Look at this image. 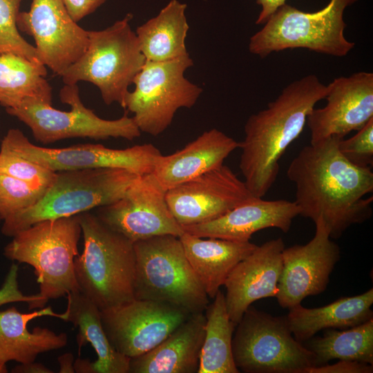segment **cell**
Wrapping results in <instances>:
<instances>
[{
	"instance_id": "6da1fadb",
	"label": "cell",
	"mask_w": 373,
	"mask_h": 373,
	"mask_svg": "<svg viewBox=\"0 0 373 373\" xmlns=\"http://www.w3.org/2000/svg\"><path fill=\"white\" fill-rule=\"evenodd\" d=\"M331 136L302 148L290 162L287 176L296 186L300 215L314 222L321 218L331 238H339L352 225L372 215L373 173L354 165L340 153Z\"/></svg>"
},
{
	"instance_id": "7a4b0ae2",
	"label": "cell",
	"mask_w": 373,
	"mask_h": 373,
	"mask_svg": "<svg viewBox=\"0 0 373 373\" xmlns=\"http://www.w3.org/2000/svg\"><path fill=\"white\" fill-rule=\"evenodd\" d=\"M327 86L315 75H307L286 86L266 108L247 119L239 167L251 193L267 194L276 182L279 160L302 133L316 104L325 99Z\"/></svg>"
},
{
	"instance_id": "3957f363",
	"label": "cell",
	"mask_w": 373,
	"mask_h": 373,
	"mask_svg": "<svg viewBox=\"0 0 373 373\" xmlns=\"http://www.w3.org/2000/svg\"><path fill=\"white\" fill-rule=\"evenodd\" d=\"M84 248L74 260L79 291L100 311L135 299L133 242L106 225L96 214H79Z\"/></svg>"
},
{
	"instance_id": "277c9868",
	"label": "cell",
	"mask_w": 373,
	"mask_h": 373,
	"mask_svg": "<svg viewBox=\"0 0 373 373\" xmlns=\"http://www.w3.org/2000/svg\"><path fill=\"white\" fill-rule=\"evenodd\" d=\"M140 175L121 169H89L56 173L33 206L3 220L1 233L13 237L34 224L109 205L124 196Z\"/></svg>"
},
{
	"instance_id": "5b68a950",
	"label": "cell",
	"mask_w": 373,
	"mask_h": 373,
	"mask_svg": "<svg viewBox=\"0 0 373 373\" xmlns=\"http://www.w3.org/2000/svg\"><path fill=\"white\" fill-rule=\"evenodd\" d=\"M81 234L79 214L43 220L14 236L3 255L34 268L39 294L46 304L79 291L74 260Z\"/></svg>"
},
{
	"instance_id": "8992f818",
	"label": "cell",
	"mask_w": 373,
	"mask_h": 373,
	"mask_svg": "<svg viewBox=\"0 0 373 373\" xmlns=\"http://www.w3.org/2000/svg\"><path fill=\"white\" fill-rule=\"evenodd\" d=\"M131 13L101 30H88V44L82 56L61 75L64 84L84 81L97 86L104 102L124 108L128 86L143 67L142 54Z\"/></svg>"
},
{
	"instance_id": "52a82bcc",
	"label": "cell",
	"mask_w": 373,
	"mask_h": 373,
	"mask_svg": "<svg viewBox=\"0 0 373 373\" xmlns=\"http://www.w3.org/2000/svg\"><path fill=\"white\" fill-rule=\"evenodd\" d=\"M133 246L135 299L167 303L191 314L205 311L209 297L179 237L157 236L135 242Z\"/></svg>"
},
{
	"instance_id": "ba28073f",
	"label": "cell",
	"mask_w": 373,
	"mask_h": 373,
	"mask_svg": "<svg viewBox=\"0 0 373 373\" xmlns=\"http://www.w3.org/2000/svg\"><path fill=\"white\" fill-rule=\"evenodd\" d=\"M356 1L330 0L327 6L314 12L285 3L251 37L249 50L260 58L274 52L300 48L334 57L346 56L355 44L345 37L343 13Z\"/></svg>"
},
{
	"instance_id": "9c48e42d",
	"label": "cell",
	"mask_w": 373,
	"mask_h": 373,
	"mask_svg": "<svg viewBox=\"0 0 373 373\" xmlns=\"http://www.w3.org/2000/svg\"><path fill=\"white\" fill-rule=\"evenodd\" d=\"M232 352L245 373H307L314 355L294 336L286 316H274L250 305L237 323Z\"/></svg>"
},
{
	"instance_id": "30bf717a",
	"label": "cell",
	"mask_w": 373,
	"mask_h": 373,
	"mask_svg": "<svg viewBox=\"0 0 373 373\" xmlns=\"http://www.w3.org/2000/svg\"><path fill=\"white\" fill-rule=\"evenodd\" d=\"M59 97L62 103L70 106V111L55 108L52 102L32 97L25 99L16 108L6 110L27 125L35 139L43 144L74 137H121L133 140L141 135L127 111L120 118L109 120L98 117L86 108L81 100L77 84H64Z\"/></svg>"
},
{
	"instance_id": "8fae6325",
	"label": "cell",
	"mask_w": 373,
	"mask_h": 373,
	"mask_svg": "<svg viewBox=\"0 0 373 373\" xmlns=\"http://www.w3.org/2000/svg\"><path fill=\"white\" fill-rule=\"evenodd\" d=\"M193 64L189 54L162 61L146 60L133 80L135 89L128 92L124 102V109L133 113L141 133L161 134L179 108H190L196 103L202 89L184 76Z\"/></svg>"
},
{
	"instance_id": "7c38bea8",
	"label": "cell",
	"mask_w": 373,
	"mask_h": 373,
	"mask_svg": "<svg viewBox=\"0 0 373 373\" xmlns=\"http://www.w3.org/2000/svg\"><path fill=\"white\" fill-rule=\"evenodd\" d=\"M1 146L52 171L89 169H121L140 175L151 173L162 155L152 144L114 149L102 144H79L65 148H45L31 143L19 129H10Z\"/></svg>"
},
{
	"instance_id": "4fadbf2b",
	"label": "cell",
	"mask_w": 373,
	"mask_h": 373,
	"mask_svg": "<svg viewBox=\"0 0 373 373\" xmlns=\"http://www.w3.org/2000/svg\"><path fill=\"white\" fill-rule=\"evenodd\" d=\"M190 314L167 303L133 299L101 311V320L113 347L131 358L153 350Z\"/></svg>"
},
{
	"instance_id": "5bb4252c",
	"label": "cell",
	"mask_w": 373,
	"mask_h": 373,
	"mask_svg": "<svg viewBox=\"0 0 373 373\" xmlns=\"http://www.w3.org/2000/svg\"><path fill=\"white\" fill-rule=\"evenodd\" d=\"M166 192L153 173L140 175L122 198L99 207L96 216L133 243L162 235L180 237L184 231L169 208Z\"/></svg>"
},
{
	"instance_id": "9a60e30c",
	"label": "cell",
	"mask_w": 373,
	"mask_h": 373,
	"mask_svg": "<svg viewBox=\"0 0 373 373\" xmlns=\"http://www.w3.org/2000/svg\"><path fill=\"white\" fill-rule=\"evenodd\" d=\"M17 26L33 37L39 61L59 76L88 44V30L71 18L63 0H32L29 11L19 12Z\"/></svg>"
},
{
	"instance_id": "2e32d148",
	"label": "cell",
	"mask_w": 373,
	"mask_h": 373,
	"mask_svg": "<svg viewBox=\"0 0 373 373\" xmlns=\"http://www.w3.org/2000/svg\"><path fill=\"white\" fill-rule=\"evenodd\" d=\"M253 197L224 164L166 192L169 208L182 228L213 220Z\"/></svg>"
},
{
	"instance_id": "e0dca14e",
	"label": "cell",
	"mask_w": 373,
	"mask_h": 373,
	"mask_svg": "<svg viewBox=\"0 0 373 373\" xmlns=\"http://www.w3.org/2000/svg\"><path fill=\"white\" fill-rule=\"evenodd\" d=\"M313 238L304 245H295L283 251V268L276 296L283 308L300 304L309 296L323 293L340 259V248L331 240L321 218L315 222Z\"/></svg>"
},
{
	"instance_id": "ac0fdd59",
	"label": "cell",
	"mask_w": 373,
	"mask_h": 373,
	"mask_svg": "<svg viewBox=\"0 0 373 373\" xmlns=\"http://www.w3.org/2000/svg\"><path fill=\"white\" fill-rule=\"evenodd\" d=\"M327 86V104L314 108L307 117L310 142L331 136L345 138L373 118L372 73L340 77Z\"/></svg>"
},
{
	"instance_id": "d6986e66",
	"label": "cell",
	"mask_w": 373,
	"mask_h": 373,
	"mask_svg": "<svg viewBox=\"0 0 373 373\" xmlns=\"http://www.w3.org/2000/svg\"><path fill=\"white\" fill-rule=\"evenodd\" d=\"M284 249L281 238L267 241L257 246L228 276L224 284V299L229 316L236 325L254 301L276 297Z\"/></svg>"
},
{
	"instance_id": "ffe728a7",
	"label": "cell",
	"mask_w": 373,
	"mask_h": 373,
	"mask_svg": "<svg viewBox=\"0 0 373 373\" xmlns=\"http://www.w3.org/2000/svg\"><path fill=\"white\" fill-rule=\"evenodd\" d=\"M299 215L295 202L253 197L213 220L184 227L183 229L201 238L246 242L254 233L267 228L287 233L293 220Z\"/></svg>"
},
{
	"instance_id": "44dd1931",
	"label": "cell",
	"mask_w": 373,
	"mask_h": 373,
	"mask_svg": "<svg viewBox=\"0 0 373 373\" xmlns=\"http://www.w3.org/2000/svg\"><path fill=\"white\" fill-rule=\"evenodd\" d=\"M205 323L203 312L191 314L153 350L131 358L128 373H198Z\"/></svg>"
},
{
	"instance_id": "7402d4cb",
	"label": "cell",
	"mask_w": 373,
	"mask_h": 373,
	"mask_svg": "<svg viewBox=\"0 0 373 373\" xmlns=\"http://www.w3.org/2000/svg\"><path fill=\"white\" fill-rule=\"evenodd\" d=\"M240 142L216 128L204 131L182 149L162 155L153 173L168 190L223 164Z\"/></svg>"
},
{
	"instance_id": "603a6c76",
	"label": "cell",
	"mask_w": 373,
	"mask_h": 373,
	"mask_svg": "<svg viewBox=\"0 0 373 373\" xmlns=\"http://www.w3.org/2000/svg\"><path fill=\"white\" fill-rule=\"evenodd\" d=\"M52 316L66 321V312L58 314L50 307L30 313H21L15 307L0 312V365L6 367L11 361L33 362L41 353L61 349L68 343L64 332L57 334L47 327H37L32 332L28 323L37 317Z\"/></svg>"
},
{
	"instance_id": "cb8c5ba5",
	"label": "cell",
	"mask_w": 373,
	"mask_h": 373,
	"mask_svg": "<svg viewBox=\"0 0 373 373\" xmlns=\"http://www.w3.org/2000/svg\"><path fill=\"white\" fill-rule=\"evenodd\" d=\"M186 257L209 298H213L233 269L257 247L249 241L201 238L184 232L179 237Z\"/></svg>"
},
{
	"instance_id": "d4e9b609",
	"label": "cell",
	"mask_w": 373,
	"mask_h": 373,
	"mask_svg": "<svg viewBox=\"0 0 373 373\" xmlns=\"http://www.w3.org/2000/svg\"><path fill=\"white\" fill-rule=\"evenodd\" d=\"M373 288L354 296L342 297L321 307L300 304L289 309L287 321L294 337L303 343L326 329H345L373 318Z\"/></svg>"
},
{
	"instance_id": "484cf974",
	"label": "cell",
	"mask_w": 373,
	"mask_h": 373,
	"mask_svg": "<svg viewBox=\"0 0 373 373\" xmlns=\"http://www.w3.org/2000/svg\"><path fill=\"white\" fill-rule=\"evenodd\" d=\"M66 298V321L72 323L79 330V355L87 343L96 352L97 359L91 363L93 373H128L130 358L119 353L111 344L97 305L80 291L71 292Z\"/></svg>"
},
{
	"instance_id": "4316f807",
	"label": "cell",
	"mask_w": 373,
	"mask_h": 373,
	"mask_svg": "<svg viewBox=\"0 0 373 373\" xmlns=\"http://www.w3.org/2000/svg\"><path fill=\"white\" fill-rule=\"evenodd\" d=\"M186 5L170 1L154 17L137 28L140 47L146 60L162 61L188 55Z\"/></svg>"
},
{
	"instance_id": "83f0119b",
	"label": "cell",
	"mask_w": 373,
	"mask_h": 373,
	"mask_svg": "<svg viewBox=\"0 0 373 373\" xmlns=\"http://www.w3.org/2000/svg\"><path fill=\"white\" fill-rule=\"evenodd\" d=\"M46 67L14 53L0 55V104L18 106L25 99L52 102V88L46 79Z\"/></svg>"
},
{
	"instance_id": "f1b7e54d",
	"label": "cell",
	"mask_w": 373,
	"mask_h": 373,
	"mask_svg": "<svg viewBox=\"0 0 373 373\" xmlns=\"http://www.w3.org/2000/svg\"><path fill=\"white\" fill-rule=\"evenodd\" d=\"M205 311V332L198 373H238L232 352L236 325L230 319L220 289Z\"/></svg>"
},
{
	"instance_id": "f546056e",
	"label": "cell",
	"mask_w": 373,
	"mask_h": 373,
	"mask_svg": "<svg viewBox=\"0 0 373 373\" xmlns=\"http://www.w3.org/2000/svg\"><path fill=\"white\" fill-rule=\"evenodd\" d=\"M305 342V346L314 355V366L334 359L373 365V318L341 331L326 329L322 336H313Z\"/></svg>"
},
{
	"instance_id": "4dcf8cb0",
	"label": "cell",
	"mask_w": 373,
	"mask_h": 373,
	"mask_svg": "<svg viewBox=\"0 0 373 373\" xmlns=\"http://www.w3.org/2000/svg\"><path fill=\"white\" fill-rule=\"evenodd\" d=\"M22 1L0 0V55L14 53L31 61H39L35 46L20 35L17 26Z\"/></svg>"
},
{
	"instance_id": "1f68e13d",
	"label": "cell",
	"mask_w": 373,
	"mask_h": 373,
	"mask_svg": "<svg viewBox=\"0 0 373 373\" xmlns=\"http://www.w3.org/2000/svg\"><path fill=\"white\" fill-rule=\"evenodd\" d=\"M46 189L0 174V220L35 204Z\"/></svg>"
},
{
	"instance_id": "d6a6232c",
	"label": "cell",
	"mask_w": 373,
	"mask_h": 373,
	"mask_svg": "<svg viewBox=\"0 0 373 373\" xmlns=\"http://www.w3.org/2000/svg\"><path fill=\"white\" fill-rule=\"evenodd\" d=\"M56 173L1 146L0 174L21 180L35 187L46 189L53 182Z\"/></svg>"
},
{
	"instance_id": "836d02e7",
	"label": "cell",
	"mask_w": 373,
	"mask_h": 373,
	"mask_svg": "<svg viewBox=\"0 0 373 373\" xmlns=\"http://www.w3.org/2000/svg\"><path fill=\"white\" fill-rule=\"evenodd\" d=\"M338 148L343 156L354 165L371 168L373 164V118L354 136L340 140Z\"/></svg>"
},
{
	"instance_id": "e575fe53",
	"label": "cell",
	"mask_w": 373,
	"mask_h": 373,
	"mask_svg": "<svg viewBox=\"0 0 373 373\" xmlns=\"http://www.w3.org/2000/svg\"><path fill=\"white\" fill-rule=\"evenodd\" d=\"M18 271V265L12 264L0 288V306L10 303L26 302L29 309L43 308L45 304L39 293L35 295H24L19 289Z\"/></svg>"
},
{
	"instance_id": "d590c367",
	"label": "cell",
	"mask_w": 373,
	"mask_h": 373,
	"mask_svg": "<svg viewBox=\"0 0 373 373\" xmlns=\"http://www.w3.org/2000/svg\"><path fill=\"white\" fill-rule=\"evenodd\" d=\"M373 365L347 360H338L334 364L309 367L307 373H372Z\"/></svg>"
},
{
	"instance_id": "8d00e7d4",
	"label": "cell",
	"mask_w": 373,
	"mask_h": 373,
	"mask_svg": "<svg viewBox=\"0 0 373 373\" xmlns=\"http://www.w3.org/2000/svg\"><path fill=\"white\" fill-rule=\"evenodd\" d=\"M108 0H63L71 18L78 22L95 12Z\"/></svg>"
},
{
	"instance_id": "74e56055",
	"label": "cell",
	"mask_w": 373,
	"mask_h": 373,
	"mask_svg": "<svg viewBox=\"0 0 373 373\" xmlns=\"http://www.w3.org/2000/svg\"><path fill=\"white\" fill-rule=\"evenodd\" d=\"M287 0H256V3L261 6V11L256 21V24H264L267 19L278 10L285 4Z\"/></svg>"
},
{
	"instance_id": "f35d334b",
	"label": "cell",
	"mask_w": 373,
	"mask_h": 373,
	"mask_svg": "<svg viewBox=\"0 0 373 373\" xmlns=\"http://www.w3.org/2000/svg\"><path fill=\"white\" fill-rule=\"evenodd\" d=\"M13 373H53L54 371L40 363L35 361L20 363L12 369Z\"/></svg>"
},
{
	"instance_id": "ab89813d",
	"label": "cell",
	"mask_w": 373,
	"mask_h": 373,
	"mask_svg": "<svg viewBox=\"0 0 373 373\" xmlns=\"http://www.w3.org/2000/svg\"><path fill=\"white\" fill-rule=\"evenodd\" d=\"M60 368L59 373H75L74 356L71 352H66L57 358Z\"/></svg>"
},
{
	"instance_id": "60d3db41",
	"label": "cell",
	"mask_w": 373,
	"mask_h": 373,
	"mask_svg": "<svg viewBox=\"0 0 373 373\" xmlns=\"http://www.w3.org/2000/svg\"><path fill=\"white\" fill-rule=\"evenodd\" d=\"M92 362L88 359L77 358L74 361V368L77 373H93Z\"/></svg>"
},
{
	"instance_id": "b9f144b4",
	"label": "cell",
	"mask_w": 373,
	"mask_h": 373,
	"mask_svg": "<svg viewBox=\"0 0 373 373\" xmlns=\"http://www.w3.org/2000/svg\"><path fill=\"white\" fill-rule=\"evenodd\" d=\"M8 372L7 368L0 365V373H6Z\"/></svg>"
}]
</instances>
